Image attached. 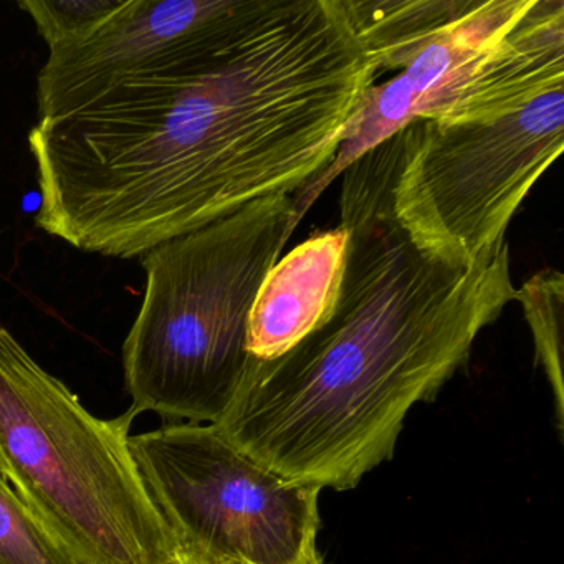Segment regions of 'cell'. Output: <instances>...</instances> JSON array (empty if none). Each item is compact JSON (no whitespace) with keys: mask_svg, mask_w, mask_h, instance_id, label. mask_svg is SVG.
Masks as SVG:
<instances>
[{"mask_svg":"<svg viewBox=\"0 0 564 564\" xmlns=\"http://www.w3.org/2000/svg\"><path fill=\"white\" fill-rule=\"evenodd\" d=\"M348 240L341 226L316 234L270 269L250 310V356L260 361L279 358L332 316Z\"/></svg>","mask_w":564,"mask_h":564,"instance_id":"cell-9","label":"cell"},{"mask_svg":"<svg viewBox=\"0 0 564 564\" xmlns=\"http://www.w3.org/2000/svg\"><path fill=\"white\" fill-rule=\"evenodd\" d=\"M341 176L349 240L332 316L279 358H253L214 424L285 480L336 491L394 457L411 409L437 398L517 295L507 239L470 267L412 242L392 210L388 140Z\"/></svg>","mask_w":564,"mask_h":564,"instance_id":"cell-2","label":"cell"},{"mask_svg":"<svg viewBox=\"0 0 564 564\" xmlns=\"http://www.w3.org/2000/svg\"><path fill=\"white\" fill-rule=\"evenodd\" d=\"M375 77L339 0H236L180 61L39 120L35 224L134 259L293 196L332 163Z\"/></svg>","mask_w":564,"mask_h":564,"instance_id":"cell-1","label":"cell"},{"mask_svg":"<svg viewBox=\"0 0 564 564\" xmlns=\"http://www.w3.org/2000/svg\"><path fill=\"white\" fill-rule=\"evenodd\" d=\"M236 0H127L84 37L51 48L39 74V120L70 113L108 88L199 47Z\"/></svg>","mask_w":564,"mask_h":564,"instance_id":"cell-8","label":"cell"},{"mask_svg":"<svg viewBox=\"0 0 564 564\" xmlns=\"http://www.w3.org/2000/svg\"><path fill=\"white\" fill-rule=\"evenodd\" d=\"M124 2L127 0H22L19 8L31 14L39 34L52 48L84 37L120 11Z\"/></svg>","mask_w":564,"mask_h":564,"instance_id":"cell-13","label":"cell"},{"mask_svg":"<svg viewBox=\"0 0 564 564\" xmlns=\"http://www.w3.org/2000/svg\"><path fill=\"white\" fill-rule=\"evenodd\" d=\"M0 564H78L2 475Z\"/></svg>","mask_w":564,"mask_h":564,"instance_id":"cell-12","label":"cell"},{"mask_svg":"<svg viewBox=\"0 0 564 564\" xmlns=\"http://www.w3.org/2000/svg\"><path fill=\"white\" fill-rule=\"evenodd\" d=\"M471 0H339L366 57L378 70H404L454 24Z\"/></svg>","mask_w":564,"mask_h":564,"instance_id":"cell-10","label":"cell"},{"mask_svg":"<svg viewBox=\"0 0 564 564\" xmlns=\"http://www.w3.org/2000/svg\"><path fill=\"white\" fill-rule=\"evenodd\" d=\"M133 419L88 412L0 326V475L78 564H181L128 444Z\"/></svg>","mask_w":564,"mask_h":564,"instance_id":"cell-4","label":"cell"},{"mask_svg":"<svg viewBox=\"0 0 564 564\" xmlns=\"http://www.w3.org/2000/svg\"><path fill=\"white\" fill-rule=\"evenodd\" d=\"M128 444L181 564H286L318 533L322 490L263 467L214 424L164 425Z\"/></svg>","mask_w":564,"mask_h":564,"instance_id":"cell-7","label":"cell"},{"mask_svg":"<svg viewBox=\"0 0 564 564\" xmlns=\"http://www.w3.org/2000/svg\"><path fill=\"white\" fill-rule=\"evenodd\" d=\"M514 300L523 306L524 318L533 335L536 365L543 368L554 398L557 429H564L563 303L564 276L544 269L517 289Z\"/></svg>","mask_w":564,"mask_h":564,"instance_id":"cell-11","label":"cell"},{"mask_svg":"<svg viewBox=\"0 0 564 564\" xmlns=\"http://www.w3.org/2000/svg\"><path fill=\"white\" fill-rule=\"evenodd\" d=\"M564 85L563 0H471L398 77L371 85L332 163L293 194L302 220L359 156L414 120L490 121Z\"/></svg>","mask_w":564,"mask_h":564,"instance_id":"cell-5","label":"cell"},{"mask_svg":"<svg viewBox=\"0 0 564 564\" xmlns=\"http://www.w3.org/2000/svg\"><path fill=\"white\" fill-rule=\"evenodd\" d=\"M316 538H318V533L310 534L308 540L303 544L302 551H300L299 556L295 560L290 561L286 564H325L323 561L322 553L318 550V543H316ZM226 564H250L247 561H232V563Z\"/></svg>","mask_w":564,"mask_h":564,"instance_id":"cell-14","label":"cell"},{"mask_svg":"<svg viewBox=\"0 0 564 564\" xmlns=\"http://www.w3.org/2000/svg\"><path fill=\"white\" fill-rule=\"evenodd\" d=\"M388 141L399 226L422 252L470 267L507 239L518 207L563 151L564 85L497 120H414Z\"/></svg>","mask_w":564,"mask_h":564,"instance_id":"cell-6","label":"cell"},{"mask_svg":"<svg viewBox=\"0 0 564 564\" xmlns=\"http://www.w3.org/2000/svg\"><path fill=\"white\" fill-rule=\"evenodd\" d=\"M299 223L293 196L275 194L144 253L147 289L123 345L134 415L226 414L253 362L250 310Z\"/></svg>","mask_w":564,"mask_h":564,"instance_id":"cell-3","label":"cell"}]
</instances>
